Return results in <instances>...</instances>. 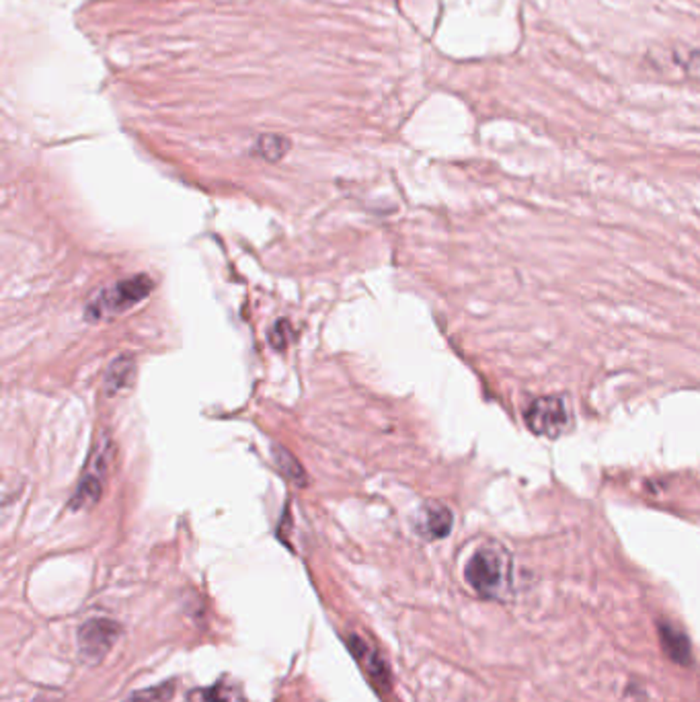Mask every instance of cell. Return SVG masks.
Masks as SVG:
<instances>
[{
  "mask_svg": "<svg viewBox=\"0 0 700 702\" xmlns=\"http://www.w3.org/2000/svg\"><path fill=\"white\" fill-rule=\"evenodd\" d=\"M117 635H120V627L113 620L93 618L84 622L81 630H78V651H81V658L89 661V664H97L112 649L117 641Z\"/></svg>",
  "mask_w": 700,
  "mask_h": 702,
  "instance_id": "5",
  "label": "cell"
},
{
  "mask_svg": "<svg viewBox=\"0 0 700 702\" xmlns=\"http://www.w3.org/2000/svg\"><path fill=\"white\" fill-rule=\"evenodd\" d=\"M132 374H133V360H130L128 356L117 358L105 376L107 392H112V394L120 392L123 386L130 384Z\"/></svg>",
  "mask_w": 700,
  "mask_h": 702,
  "instance_id": "9",
  "label": "cell"
},
{
  "mask_svg": "<svg viewBox=\"0 0 700 702\" xmlns=\"http://www.w3.org/2000/svg\"><path fill=\"white\" fill-rule=\"evenodd\" d=\"M686 68H688L690 74L700 76V52H692L690 54V60L686 62Z\"/></svg>",
  "mask_w": 700,
  "mask_h": 702,
  "instance_id": "14",
  "label": "cell"
},
{
  "mask_svg": "<svg viewBox=\"0 0 700 702\" xmlns=\"http://www.w3.org/2000/svg\"><path fill=\"white\" fill-rule=\"evenodd\" d=\"M290 142L281 136H261L255 144V153L265 161H280L288 153Z\"/></svg>",
  "mask_w": 700,
  "mask_h": 702,
  "instance_id": "11",
  "label": "cell"
},
{
  "mask_svg": "<svg viewBox=\"0 0 700 702\" xmlns=\"http://www.w3.org/2000/svg\"><path fill=\"white\" fill-rule=\"evenodd\" d=\"M112 459H113V444L109 438H104L95 448V452L91 454L89 462H86L81 483H78L76 493L73 497V509L91 508L93 503L99 501Z\"/></svg>",
  "mask_w": 700,
  "mask_h": 702,
  "instance_id": "4",
  "label": "cell"
},
{
  "mask_svg": "<svg viewBox=\"0 0 700 702\" xmlns=\"http://www.w3.org/2000/svg\"><path fill=\"white\" fill-rule=\"evenodd\" d=\"M190 700L192 702H245V697H242V692L239 688H234V686L218 684V686H212V688L193 692Z\"/></svg>",
  "mask_w": 700,
  "mask_h": 702,
  "instance_id": "10",
  "label": "cell"
},
{
  "mask_svg": "<svg viewBox=\"0 0 700 702\" xmlns=\"http://www.w3.org/2000/svg\"><path fill=\"white\" fill-rule=\"evenodd\" d=\"M452 524H454L452 511L446 506H439V503H431V506H426L421 509L419 522H417V530L429 540H438L450 534Z\"/></svg>",
  "mask_w": 700,
  "mask_h": 702,
  "instance_id": "6",
  "label": "cell"
},
{
  "mask_svg": "<svg viewBox=\"0 0 700 702\" xmlns=\"http://www.w3.org/2000/svg\"><path fill=\"white\" fill-rule=\"evenodd\" d=\"M659 637H662L664 651L674 659L675 664H688L690 661V643L686 635L672 625L659 627Z\"/></svg>",
  "mask_w": 700,
  "mask_h": 702,
  "instance_id": "7",
  "label": "cell"
},
{
  "mask_svg": "<svg viewBox=\"0 0 700 702\" xmlns=\"http://www.w3.org/2000/svg\"><path fill=\"white\" fill-rule=\"evenodd\" d=\"M467 583L485 598H499L509 586V559L499 547H483L464 569Z\"/></svg>",
  "mask_w": 700,
  "mask_h": 702,
  "instance_id": "1",
  "label": "cell"
},
{
  "mask_svg": "<svg viewBox=\"0 0 700 702\" xmlns=\"http://www.w3.org/2000/svg\"><path fill=\"white\" fill-rule=\"evenodd\" d=\"M524 421L528 430L542 438H558L571 430L573 413L565 397H538L524 409Z\"/></svg>",
  "mask_w": 700,
  "mask_h": 702,
  "instance_id": "3",
  "label": "cell"
},
{
  "mask_svg": "<svg viewBox=\"0 0 700 702\" xmlns=\"http://www.w3.org/2000/svg\"><path fill=\"white\" fill-rule=\"evenodd\" d=\"M288 335H292L288 322L280 321L278 325H275V329L271 331V345L275 347V350H284V347L288 345Z\"/></svg>",
  "mask_w": 700,
  "mask_h": 702,
  "instance_id": "13",
  "label": "cell"
},
{
  "mask_svg": "<svg viewBox=\"0 0 700 702\" xmlns=\"http://www.w3.org/2000/svg\"><path fill=\"white\" fill-rule=\"evenodd\" d=\"M153 288V280L144 273L117 282L113 286L101 290L99 294L91 300V304L86 306V319L104 321L113 317V314H122L138 302H143V300L151 294Z\"/></svg>",
  "mask_w": 700,
  "mask_h": 702,
  "instance_id": "2",
  "label": "cell"
},
{
  "mask_svg": "<svg viewBox=\"0 0 700 702\" xmlns=\"http://www.w3.org/2000/svg\"><path fill=\"white\" fill-rule=\"evenodd\" d=\"M271 454H273L275 467H278V470L281 472V475L292 480L294 485H301V487L306 485V472H304V469L301 467V462H298L294 456L288 452L286 448L273 446V452Z\"/></svg>",
  "mask_w": 700,
  "mask_h": 702,
  "instance_id": "8",
  "label": "cell"
},
{
  "mask_svg": "<svg viewBox=\"0 0 700 702\" xmlns=\"http://www.w3.org/2000/svg\"><path fill=\"white\" fill-rule=\"evenodd\" d=\"M171 697H173V684H167V686H156V688L133 694V697L125 702H167Z\"/></svg>",
  "mask_w": 700,
  "mask_h": 702,
  "instance_id": "12",
  "label": "cell"
}]
</instances>
